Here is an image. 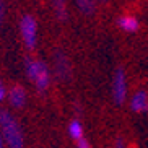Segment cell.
I'll return each instance as SVG.
<instances>
[{
	"mask_svg": "<svg viewBox=\"0 0 148 148\" xmlns=\"http://www.w3.org/2000/svg\"><path fill=\"white\" fill-rule=\"evenodd\" d=\"M0 134L3 137V142L8 147L21 148L25 145L23 134H21L20 125H18V122L7 111H0Z\"/></svg>",
	"mask_w": 148,
	"mask_h": 148,
	"instance_id": "obj_1",
	"label": "cell"
},
{
	"mask_svg": "<svg viewBox=\"0 0 148 148\" xmlns=\"http://www.w3.org/2000/svg\"><path fill=\"white\" fill-rule=\"evenodd\" d=\"M25 69H26L28 78L34 83V86L39 91H46L49 88V85H51V73H49L47 65L41 60H34L31 57H26Z\"/></svg>",
	"mask_w": 148,
	"mask_h": 148,
	"instance_id": "obj_2",
	"label": "cell"
},
{
	"mask_svg": "<svg viewBox=\"0 0 148 148\" xmlns=\"http://www.w3.org/2000/svg\"><path fill=\"white\" fill-rule=\"evenodd\" d=\"M20 31H21V38L26 49L33 51L38 44V23H36L34 16L25 15L20 21Z\"/></svg>",
	"mask_w": 148,
	"mask_h": 148,
	"instance_id": "obj_3",
	"label": "cell"
},
{
	"mask_svg": "<svg viewBox=\"0 0 148 148\" xmlns=\"http://www.w3.org/2000/svg\"><path fill=\"white\" fill-rule=\"evenodd\" d=\"M112 98L116 104H124L127 98V80L125 72L122 69H117L112 78Z\"/></svg>",
	"mask_w": 148,
	"mask_h": 148,
	"instance_id": "obj_4",
	"label": "cell"
},
{
	"mask_svg": "<svg viewBox=\"0 0 148 148\" xmlns=\"http://www.w3.org/2000/svg\"><path fill=\"white\" fill-rule=\"evenodd\" d=\"M56 73L60 80H69L72 75V67L65 54H57L56 56Z\"/></svg>",
	"mask_w": 148,
	"mask_h": 148,
	"instance_id": "obj_5",
	"label": "cell"
},
{
	"mask_svg": "<svg viewBox=\"0 0 148 148\" xmlns=\"http://www.w3.org/2000/svg\"><path fill=\"white\" fill-rule=\"evenodd\" d=\"M7 96H8L10 104L16 109L23 108V106L26 104V91L21 86H18V85L13 88H10V91L7 93Z\"/></svg>",
	"mask_w": 148,
	"mask_h": 148,
	"instance_id": "obj_6",
	"label": "cell"
},
{
	"mask_svg": "<svg viewBox=\"0 0 148 148\" xmlns=\"http://www.w3.org/2000/svg\"><path fill=\"white\" fill-rule=\"evenodd\" d=\"M130 108L134 112H145L148 109V95L147 91H137L130 99Z\"/></svg>",
	"mask_w": 148,
	"mask_h": 148,
	"instance_id": "obj_7",
	"label": "cell"
},
{
	"mask_svg": "<svg viewBox=\"0 0 148 148\" xmlns=\"http://www.w3.org/2000/svg\"><path fill=\"white\" fill-rule=\"evenodd\" d=\"M117 25H119V28H121L122 31H125V33H135L140 26L138 20H137L135 16H130V15L121 16L117 20Z\"/></svg>",
	"mask_w": 148,
	"mask_h": 148,
	"instance_id": "obj_8",
	"label": "cell"
},
{
	"mask_svg": "<svg viewBox=\"0 0 148 148\" xmlns=\"http://www.w3.org/2000/svg\"><path fill=\"white\" fill-rule=\"evenodd\" d=\"M69 135H70V138H73L75 142H77V140H80L83 137V125H82V122H80L78 119H75V121L70 122V125H69Z\"/></svg>",
	"mask_w": 148,
	"mask_h": 148,
	"instance_id": "obj_9",
	"label": "cell"
},
{
	"mask_svg": "<svg viewBox=\"0 0 148 148\" xmlns=\"http://www.w3.org/2000/svg\"><path fill=\"white\" fill-rule=\"evenodd\" d=\"M75 3L85 15H91L95 12V0H75Z\"/></svg>",
	"mask_w": 148,
	"mask_h": 148,
	"instance_id": "obj_10",
	"label": "cell"
},
{
	"mask_svg": "<svg viewBox=\"0 0 148 148\" xmlns=\"http://www.w3.org/2000/svg\"><path fill=\"white\" fill-rule=\"evenodd\" d=\"M54 8H56L57 18L60 21H65L67 20V8H65V0H52Z\"/></svg>",
	"mask_w": 148,
	"mask_h": 148,
	"instance_id": "obj_11",
	"label": "cell"
},
{
	"mask_svg": "<svg viewBox=\"0 0 148 148\" xmlns=\"http://www.w3.org/2000/svg\"><path fill=\"white\" fill-rule=\"evenodd\" d=\"M77 147H78V148H90V147H91V143H90L85 137H82L80 140H77Z\"/></svg>",
	"mask_w": 148,
	"mask_h": 148,
	"instance_id": "obj_12",
	"label": "cell"
},
{
	"mask_svg": "<svg viewBox=\"0 0 148 148\" xmlns=\"http://www.w3.org/2000/svg\"><path fill=\"white\" fill-rule=\"evenodd\" d=\"M5 96H7V91H5V85H3V82L0 80V101H3V99H5Z\"/></svg>",
	"mask_w": 148,
	"mask_h": 148,
	"instance_id": "obj_13",
	"label": "cell"
},
{
	"mask_svg": "<svg viewBox=\"0 0 148 148\" xmlns=\"http://www.w3.org/2000/svg\"><path fill=\"white\" fill-rule=\"evenodd\" d=\"M2 20H3V2L0 0V26H2Z\"/></svg>",
	"mask_w": 148,
	"mask_h": 148,
	"instance_id": "obj_14",
	"label": "cell"
},
{
	"mask_svg": "<svg viewBox=\"0 0 148 148\" xmlns=\"http://www.w3.org/2000/svg\"><path fill=\"white\" fill-rule=\"evenodd\" d=\"M116 147H124V142H122V138H117V142H116Z\"/></svg>",
	"mask_w": 148,
	"mask_h": 148,
	"instance_id": "obj_15",
	"label": "cell"
},
{
	"mask_svg": "<svg viewBox=\"0 0 148 148\" xmlns=\"http://www.w3.org/2000/svg\"><path fill=\"white\" fill-rule=\"evenodd\" d=\"M3 143H5V142H3V137H2V134H0V148L3 147Z\"/></svg>",
	"mask_w": 148,
	"mask_h": 148,
	"instance_id": "obj_16",
	"label": "cell"
}]
</instances>
